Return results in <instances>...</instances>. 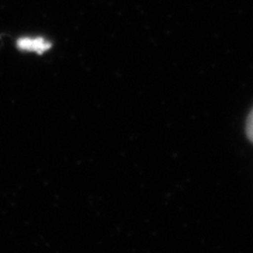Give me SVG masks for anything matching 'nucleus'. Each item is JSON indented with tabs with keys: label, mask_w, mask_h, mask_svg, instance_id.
<instances>
[{
	"label": "nucleus",
	"mask_w": 253,
	"mask_h": 253,
	"mask_svg": "<svg viewBox=\"0 0 253 253\" xmlns=\"http://www.w3.org/2000/svg\"><path fill=\"white\" fill-rule=\"evenodd\" d=\"M18 48L23 49V51H33L37 54H44L46 49L51 48V44L46 42L44 38H21L18 41Z\"/></svg>",
	"instance_id": "nucleus-1"
},
{
	"label": "nucleus",
	"mask_w": 253,
	"mask_h": 253,
	"mask_svg": "<svg viewBox=\"0 0 253 253\" xmlns=\"http://www.w3.org/2000/svg\"><path fill=\"white\" fill-rule=\"evenodd\" d=\"M246 135L251 139V142H253V110L251 111L248 121H246Z\"/></svg>",
	"instance_id": "nucleus-2"
}]
</instances>
